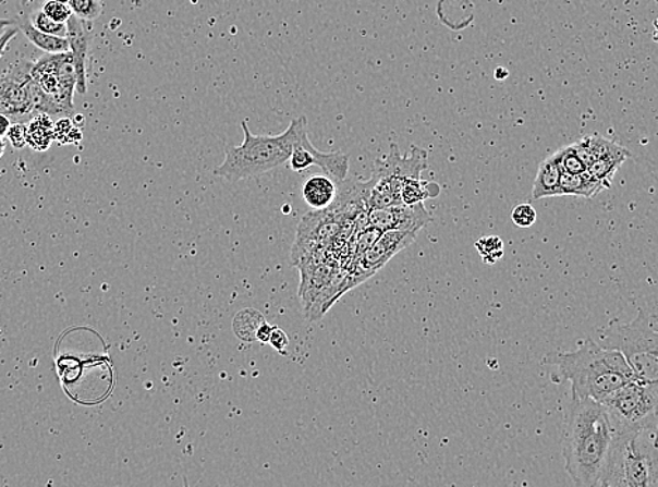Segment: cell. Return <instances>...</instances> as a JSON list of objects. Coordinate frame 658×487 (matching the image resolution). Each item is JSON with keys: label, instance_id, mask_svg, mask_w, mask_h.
Here are the masks:
<instances>
[{"label": "cell", "instance_id": "277c9868", "mask_svg": "<svg viewBox=\"0 0 658 487\" xmlns=\"http://www.w3.org/2000/svg\"><path fill=\"white\" fill-rule=\"evenodd\" d=\"M308 126L305 117H298L291 121L289 129L278 135H255L252 133L246 121H242L243 138L242 145L228 146L226 159L214 170L218 178L236 183L248 178L260 176L289 162L292 149L301 131Z\"/></svg>", "mask_w": 658, "mask_h": 487}, {"label": "cell", "instance_id": "5b68a950", "mask_svg": "<svg viewBox=\"0 0 658 487\" xmlns=\"http://www.w3.org/2000/svg\"><path fill=\"white\" fill-rule=\"evenodd\" d=\"M625 357L637 379L658 382V328L655 311L642 308L631 324L609 321L597 342Z\"/></svg>", "mask_w": 658, "mask_h": 487}, {"label": "cell", "instance_id": "52a82bcc", "mask_svg": "<svg viewBox=\"0 0 658 487\" xmlns=\"http://www.w3.org/2000/svg\"><path fill=\"white\" fill-rule=\"evenodd\" d=\"M601 403L608 409L609 416L617 425H645L657 418L658 382L632 379L609 393Z\"/></svg>", "mask_w": 658, "mask_h": 487}, {"label": "cell", "instance_id": "836d02e7", "mask_svg": "<svg viewBox=\"0 0 658 487\" xmlns=\"http://www.w3.org/2000/svg\"><path fill=\"white\" fill-rule=\"evenodd\" d=\"M11 125L12 123L11 120H9V117L0 114V136L7 135Z\"/></svg>", "mask_w": 658, "mask_h": 487}, {"label": "cell", "instance_id": "f1b7e54d", "mask_svg": "<svg viewBox=\"0 0 658 487\" xmlns=\"http://www.w3.org/2000/svg\"><path fill=\"white\" fill-rule=\"evenodd\" d=\"M41 11L57 23H66L72 16L70 4L52 2V0L44 3Z\"/></svg>", "mask_w": 658, "mask_h": 487}, {"label": "cell", "instance_id": "e575fe53", "mask_svg": "<svg viewBox=\"0 0 658 487\" xmlns=\"http://www.w3.org/2000/svg\"><path fill=\"white\" fill-rule=\"evenodd\" d=\"M495 76L496 80H505L507 76H509V71L505 70V68H497L496 72H495Z\"/></svg>", "mask_w": 658, "mask_h": 487}, {"label": "cell", "instance_id": "f546056e", "mask_svg": "<svg viewBox=\"0 0 658 487\" xmlns=\"http://www.w3.org/2000/svg\"><path fill=\"white\" fill-rule=\"evenodd\" d=\"M8 139L11 141L13 148L23 149L26 143V124H12L8 131Z\"/></svg>", "mask_w": 658, "mask_h": 487}, {"label": "cell", "instance_id": "1f68e13d", "mask_svg": "<svg viewBox=\"0 0 658 487\" xmlns=\"http://www.w3.org/2000/svg\"><path fill=\"white\" fill-rule=\"evenodd\" d=\"M19 31L17 26L9 27L2 34H0V60H2L4 50H7L8 44L13 40L14 37L17 36Z\"/></svg>", "mask_w": 658, "mask_h": 487}, {"label": "cell", "instance_id": "d6986e66", "mask_svg": "<svg viewBox=\"0 0 658 487\" xmlns=\"http://www.w3.org/2000/svg\"><path fill=\"white\" fill-rule=\"evenodd\" d=\"M17 27L19 31H22L24 36L38 48V50L47 53L70 51V44H68L66 37L51 36V34L37 31L31 21H22L17 24Z\"/></svg>", "mask_w": 658, "mask_h": 487}, {"label": "cell", "instance_id": "d4e9b609", "mask_svg": "<svg viewBox=\"0 0 658 487\" xmlns=\"http://www.w3.org/2000/svg\"><path fill=\"white\" fill-rule=\"evenodd\" d=\"M68 4L73 16L89 23L97 21L105 9L103 0H70Z\"/></svg>", "mask_w": 658, "mask_h": 487}, {"label": "cell", "instance_id": "d6a6232c", "mask_svg": "<svg viewBox=\"0 0 658 487\" xmlns=\"http://www.w3.org/2000/svg\"><path fill=\"white\" fill-rule=\"evenodd\" d=\"M272 329L275 328H271V326L265 321L257 330L256 340L261 343H268V340L271 338Z\"/></svg>", "mask_w": 658, "mask_h": 487}, {"label": "cell", "instance_id": "ffe728a7", "mask_svg": "<svg viewBox=\"0 0 658 487\" xmlns=\"http://www.w3.org/2000/svg\"><path fill=\"white\" fill-rule=\"evenodd\" d=\"M438 193H440V187L436 183H428L422 178L411 179L403 184L401 199L404 206H414L428 198L437 197Z\"/></svg>", "mask_w": 658, "mask_h": 487}, {"label": "cell", "instance_id": "6da1fadb", "mask_svg": "<svg viewBox=\"0 0 658 487\" xmlns=\"http://www.w3.org/2000/svg\"><path fill=\"white\" fill-rule=\"evenodd\" d=\"M613 440L608 409L593 399H572L564 413L563 458L574 484L601 486Z\"/></svg>", "mask_w": 658, "mask_h": 487}, {"label": "cell", "instance_id": "e0dca14e", "mask_svg": "<svg viewBox=\"0 0 658 487\" xmlns=\"http://www.w3.org/2000/svg\"><path fill=\"white\" fill-rule=\"evenodd\" d=\"M560 176H562V170H560L553 155L549 156L539 165L534 182L533 198L558 197Z\"/></svg>", "mask_w": 658, "mask_h": 487}, {"label": "cell", "instance_id": "8d00e7d4", "mask_svg": "<svg viewBox=\"0 0 658 487\" xmlns=\"http://www.w3.org/2000/svg\"><path fill=\"white\" fill-rule=\"evenodd\" d=\"M52 2H58V3H66L70 2V0H52Z\"/></svg>", "mask_w": 658, "mask_h": 487}, {"label": "cell", "instance_id": "3957f363", "mask_svg": "<svg viewBox=\"0 0 658 487\" xmlns=\"http://www.w3.org/2000/svg\"><path fill=\"white\" fill-rule=\"evenodd\" d=\"M612 425L616 440L601 486L657 487V418L641 426Z\"/></svg>", "mask_w": 658, "mask_h": 487}, {"label": "cell", "instance_id": "44dd1931", "mask_svg": "<svg viewBox=\"0 0 658 487\" xmlns=\"http://www.w3.org/2000/svg\"><path fill=\"white\" fill-rule=\"evenodd\" d=\"M266 319L263 318L260 312L255 309H245L239 312L233 320V330L239 339L245 340V342H255L256 333L258 328L265 324Z\"/></svg>", "mask_w": 658, "mask_h": 487}, {"label": "cell", "instance_id": "7c38bea8", "mask_svg": "<svg viewBox=\"0 0 658 487\" xmlns=\"http://www.w3.org/2000/svg\"><path fill=\"white\" fill-rule=\"evenodd\" d=\"M431 214L424 207V203L414 206H391L383 208H369L367 223L379 231H409L421 232L431 222Z\"/></svg>", "mask_w": 658, "mask_h": 487}, {"label": "cell", "instance_id": "4dcf8cb0", "mask_svg": "<svg viewBox=\"0 0 658 487\" xmlns=\"http://www.w3.org/2000/svg\"><path fill=\"white\" fill-rule=\"evenodd\" d=\"M268 343L272 345L278 352H284L287 345L290 344L289 336L285 334L284 330L275 328L272 329L271 338Z\"/></svg>", "mask_w": 658, "mask_h": 487}, {"label": "cell", "instance_id": "8992f818", "mask_svg": "<svg viewBox=\"0 0 658 487\" xmlns=\"http://www.w3.org/2000/svg\"><path fill=\"white\" fill-rule=\"evenodd\" d=\"M427 168V153L413 146L407 156L399 154L397 145H392L388 158L375 162L368 196L369 208L401 206L403 184L411 179L422 178Z\"/></svg>", "mask_w": 658, "mask_h": 487}, {"label": "cell", "instance_id": "5bb4252c", "mask_svg": "<svg viewBox=\"0 0 658 487\" xmlns=\"http://www.w3.org/2000/svg\"><path fill=\"white\" fill-rule=\"evenodd\" d=\"M338 194V183L329 176H312L302 187L305 203L314 209H325L331 206Z\"/></svg>", "mask_w": 658, "mask_h": 487}, {"label": "cell", "instance_id": "9a60e30c", "mask_svg": "<svg viewBox=\"0 0 658 487\" xmlns=\"http://www.w3.org/2000/svg\"><path fill=\"white\" fill-rule=\"evenodd\" d=\"M607 190L596 179L589 176L588 172L580 174L562 173L560 176L558 197L576 196L584 198L597 197L599 193Z\"/></svg>", "mask_w": 658, "mask_h": 487}, {"label": "cell", "instance_id": "4fadbf2b", "mask_svg": "<svg viewBox=\"0 0 658 487\" xmlns=\"http://www.w3.org/2000/svg\"><path fill=\"white\" fill-rule=\"evenodd\" d=\"M92 24L81 21L73 14L66 22V40L75 66L76 92L80 95H86L87 92V58L93 41Z\"/></svg>", "mask_w": 658, "mask_h": 487}, {"label": "cell", "instance_id": "83f0119b", "mask_svg": "<svg viewBox=\"0 0 658 487\" xmlns=\"http://www.w3.org/2000/svg\"><path fill=\"white\" fill-rule=\"evenodd\" d=\"M536 209L531 206L529 203L519 204L511 211V219H513L514 226L521 229L531 228L536 222Z\"/></svg>", "mask_w": 658, "mask_h": 487}, {"label": "cell", "instance_id": "ac0fdd59", "mask_svg": "<svg viewBox=\"0 0 658 487\" xmlns=\"http://www.w3.org/2000/svg\"><path fill=\"white\" fill-rule=\"evenodd\" d=\"M53 123L50 115L37 114L26 125V143L36 153H46L53 143Z\"/></svg>", "mask_w": 658, "mask_h": 487}, {"label": "cell", "instance_id": "d590c367", "mask_svg": "<svg viewBox=\"0 0 658 487\" xmlns=\"http://www.w3.org/2000/svg\"><path fill=\"white\" fill-rule=\"evenodd\" d=\"M4 150H7V143H4L3 136H0V159H2Z\"/></svg>", "mask_w": 658, "mask_h": 487}, {"label": "cell", "instance_id": "cb8c5ba5", "mask_svg": "<svg viewBox=\"0 0 658 487\" xmlns=\"http://www.w3.org/2000/svg\"><path fill=\"white\" fill-rule=\"evenodd\" d=\"M553 158L558 162L562 173L580 174L587 172L586 163L580 159L573 144L559 149L558 153L553 154Z\"/></svg>", "mask_w": 658, "mask_h": 487}, {"label": "cell", "instance_id": "30bf717a", "mask_svg": "<svg viewBox=\"0 0 658 487\" xmlns=\"http://www.w3.org/2000/svg\"><path fill=\"white\" fill-rule=\"evenodd\" d=\"M32 68V61L21 60L0 76V114L16 120L34 114Z\"/></svg>", "mask_w": 658, "mask_h": 487}, {"label": "cell", "instance_id": "8fae6325", "mask_svg": "<svg viewBox=\"0 0 658 487\" xmlns=\"http://www.w3.org/2000/svg\"><path fill=\"white\" fill-rule=\"evenodd\" d=\"M291 170L294 172H304L312 167H319L336 183L343 182L348 178L350 169L349 155L343 153H321L312 145L308 130L301 131L296 139L294 149L289 159Z\"/></svg>", "mask_w": 658, "mask_h": 487}, {"label": "cell", "instance_id": "2e32d148", "mask_svg": "<svg viewBox=\"0 0 658 487\" xmlns=\"http://www.w3.org/2000/svg\"><path fill=\"white\" fill-rule=\"evenodd\" d=\"M629 156H631L629 150L619 145L612 153L594 160V162L587 167V172L589 176L596 179L604 187L609 188L611 187L613 174L622 167L623 162H626Z\"/></svg>", "mask_w": 658, "mask_h": 487}, {"label": "cell", "instance_id": "7a4b0ae2", "mask_svg": "<svg viewBox=\"0 0 658 487\" xmlns=\"http://www.w3.org/2000/svg\"><path fill=\"white\" fill-rule=\"evenodd\" d=\"M545 362L558 365L563 378L572 383L573 399L601 403L609 393L636 379L621 353L604 349L593 339L584 340L574 352L546 355Z\"/></svg>", "mask_w": 658, "mask_h": 487}, {"label": "cell", "instance_id": "603a6c76", "mask_svg": "<svg viewBox=\"0 0 658 487\" xmlns=\"http://www.w3.org/2000/svg\"><path fill=\"white\" fill-rule=\"evenodd\" d=\"M475 247L486 265L493 266L504 256V242L499 236H482L475 242Z\"/></svg>", "mask_w": 658, "mask_h": 487}, {"label": "cell", "instance_id": "7402d4cb", "mask_svg": "<svg viewBox=\"0 0 658 487\" xmlns=\"http://www.w3.org/2000/svg\"><path fill=\"white\" fill-rule=\"evenodd\" d=\"M452 13L460 14L461 23L463 27L472 22V14H474V3L472 0H441L440 7H438V14L442 23L450 26Z\"/></svg>", "mask_w": 658, "mask_h": 487}, {"label": "cell", "instance_id": "ba28073f", "mask_svg": "<svg viewBox=\"0 0 658 487\" xmlns=\"http://www.w3.org/2000/svg\"><path fill=\"white\" fill-rule=\"evenodd\" d=\"M32 75L44 94L50 96L63 113L70 117L73 113V96L76 92V73L71 51L41 57L37 62H33Z\"/></svg>", "mask_w": 658, "mask_h": 487}, {"label": "cell", "instance_id": "9c48e42d", "mask_svg": "<svg viewBox=\"0 0 658 487\" xmlns=\"http://www.w3.org/2000/svg\"><path fill=\"white\" fill-rule=\"evenodd\" d=\"M418 232L409 231H385L379 235L374 245L367 252L355 259V271L345 276L348 290L354 289L375 272L382 269L399 252L406 249L416 241Z\"/></svg>", "mask_w": 658, "mask_h": 487}, {"label": "cell", "instance_id": "4316f807", "mask_svg": "<svg viewBox=\"0 0 658 487\" xmlns=\"http://www.w3.org/2000/svg\"><path fill=\"white\" fill-rule=\"evenodd\" d=\"M31 23L37 31L51 36L66 37V23H57L48 17L42 11H37L32 14Z\"/></svg>", "mask_w": 658, "mask_h": 487}, {"label": "cell", "instance_id": "484cf974", "mask_svg": "<svg viewBox=\"0 0 658 487\" xmlns=\"http://www.w3.org/2000/svg\"><path fill=\"white\" fill-rule=\"evenodd\" d=\"M53 139L61 145L80 144L82 141V131L80 126L73 124L70 117H62L53 124Z\"/></svg>", "mask_w": 658, "mask_h": 487}]
</instances>
